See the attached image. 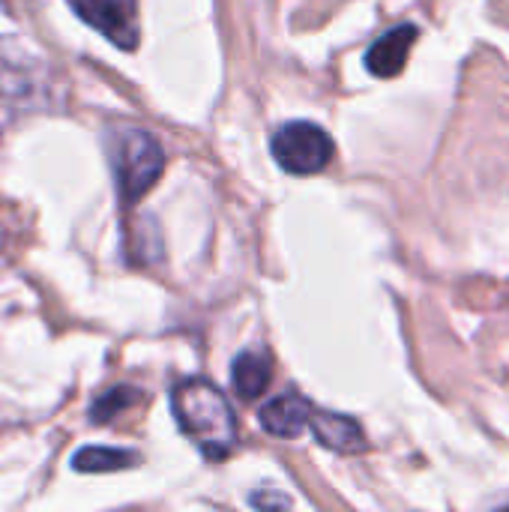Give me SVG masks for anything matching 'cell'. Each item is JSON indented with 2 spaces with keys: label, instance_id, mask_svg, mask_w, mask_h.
Listing matches in <instances>:
<instances>
[{
  "label": "cell",
  "instance_id": "obj_8",
  "mask_svg": "<svg viewBox=\"0 0 509 512\" xmlns=\"http://www.w3.org/2000/svg\"><path fill=\"white\" fill-rule=\"evenodd\" d=\"M270 357L264 351H243L234 357V366H231V384H234V393L240 399H261L270 387Z\"/></svg>",
  "mask_w": 509,
  "mask_h": 512
},
{
  "label": "cell",
  "instance_id": "obj_11",
  "mask_svg": "<svg viewBox=\"0 0 509 512\" xmlns=\"http://www.w3.org/2000/svg\"><path fill=\"white\" fill-rule=\"evenodd\" d=\"M252 507H258V510H264V507H291V501L282 498V495H255Z\"/></svg>",
  "mask_w": 509,
  "mask_h": 512
},
{
  "label": "cell",
  "instance_id": "obj_9",
  "mask_svg": "<svg viewBox=\"0 0 509 512\" xmlns=\"http://www.w3.org/2000/svg\"><path fill=\"white\" fill-rule=\"evenodd\" d=\"M141 462L132 450H111V447H81L72 456V468L78 474H114L123 468H135Z\"/></svg>",
  "mask_w": 509,
  "mask_h": 512
},
{
  "label": "cell",
  "instance_id": "obj_1",
  "mask_svg": "<svg viewBox=\"0 0 509 512\" xmlns=\"http://www.w3.org/2000/svg\"><path fill=\"white\" fill-rule=\"evenodd\" d=\"M171 411L180 432L213 462L237 447V417L219 387L204 378H186L171 390Z\"/></svg>",
  "mask_w": 509,
  "mask_h": 512
},
{
  "label": "cell",
  "instance_id": "obj_4",
  "mask_svg": "<svg viewBox=\"0 0 509 512\" xmlns=\"http://www.w3.org/2000/svg\"><path fill=\"white\" fill-rule=\"evenodd\" d=\"M75 15L108 36L117 48L132 51L138 45V0H69Z\"/></svg>",
  "mask_w": 509,
  "mask_h": 512
},
{
  "label": "cell",
  "instance_id": "obj_7",
  "mask_svg": "<svg viewBox=\"0 0 509 512\" xmlns=\"http://www.w3.org/2000/svg\"><path fill=\"white\" fill-rule=\"evenodd\" d=\"M309 414H312V405L300 393H282L270 399L258 417H261L264 432L276 438H297L309 426Z\"/></svg>",
  "mask_w": 509,
  "mask_h": 512
},
{
  "label": "cell",
  "instance_id": "obj_6",
  "mask_svg": "<svg viewBox=\"0 0 509 512\" xmlns=\"http://www.w3.org/2000/svg\"><path fill=\"white\" fill-rule=\"evenodd\" d=\"M417 24H399L375 39L366 51V69L378 78H393L405 69L408 54L417 42Z\"/></svg>",
  "mask_w": 509,
  "mask_h": 512
},
{
  "label": "cell",
  "instance_id": "obj_5",
  "mask_svg": "<svg viewBox=\"0 0 509 512\" xmlns=\"http://www.w3.org/2000/svg\"><path fill=\"white\" fill-rule=\"evenodd\" d=\"M309 429L315 435V441L333 453H342V456H357L366 450V435H363V426L354 420V417H345V414H333V411H318L312 408L309 414Z\"/></svg>",
  "mask_w": 509,
  "mask_h": 512
},
{
  "label": "cell",
  "instance_id": "obj_3",
  "mask_svg": "<svg viewBox=\"0 0 509 512\" xmlns=\"http://www.w3.org/2000/svg\"><path fill=\"white\" fill-rule=\"evenodd\" d=\"M270 150H273V159L279 162L282 171L297 174V177H309V174L324 171L333 162L336 144L327 135V129H321L318 123L291 120L273 132Z\"/></svg>",
  "mask_w": 509,
  "mask_h": 512
},
{
  "label": "cell",
  "instance_id": "obj_10",
  "mask_svg": "<svg viewBox=\"0 0 509 512\" xmlns=\"http://www.w3.org/2000/svg\"><path fill=\"white\" fill-rule=\"evenodd\" d=\"M138 402H141V390H138V387H129V384L111 387L108 393H102V396L90 405V423H93V426H105V423H111L120 411H126V408H132V405H138Z\"/></svg>",
  "mask_w": 509,
  "mask_h": 512
},
{
  "label": "cell",
  "instance_id": "obj_2",
  "mask_svg": "<svg viewBox=\"0 0 509 512\" xmlns=\"http://www.w3.org/2000/svg\"><path fill=\"white\" fill-rule=\"evenodd\" d=\"M108 162L117 180V192L123 204H138L162 177L165 153L159 141L135 126H117L105 135Z\"/></svg>",
  "mask_w": 509,
  "mask_h": 512
}]
</instances>
